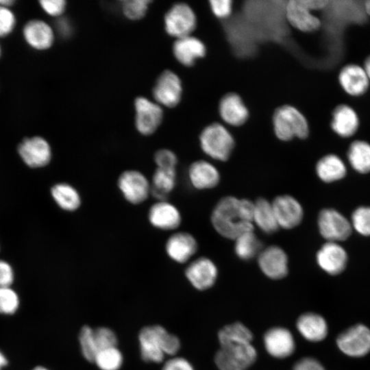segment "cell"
I'll use <instances>...</instances> for the list:
<instances>
[{
	"label": "cell",
	"instance_id": "obj_1",
	"mask_svg": "<svg viewBox=\"0 0 370 370\" xmlns=\"http://www.w3.org/2000/svg\"><path fill=\"white\" fill-rule=\"evenodd\" d=\"M254 202L248 199L225 196L213 208L210 221L221 236L234 240L243 233L254 230Z\"/></svg>",
	"mask_w": 370,
	"mask_h": 370
},
{
	"label": "cell",
	"instance_id": "obj_2",
	"mask_svg": "<svg viewBox=\"0 0 370 370\" xmlns=\"http://www.w3.org/2000/svg\"><path fill=\"white\" fill-rule=\"evenodd\" d=\"M139 341L142 358L147 362H160L166 354L175 355L180 347L178 338L160 325L143 328Z\"/></svg>",
	"mask_w": 370,
	"mask_h": 370
},
{
	"label": "cell",
	"instance_id": "obj_3",
	"mask_svg": "<svg viewBox=\"0 0 370 370\" xmlns=\"http://www.w3.org/2000/svg\"><path fill=\"white\" fill-rule=\"evenodd\" d=\"M273 124L275 136L283 141H288L295 137L304 139L309 134L306 118L291 106L278 108L273 114Z\"/></svg>",
	"mask_w": 370,
	"mask_h": 370
},
{
	"label": "cell",
	"instance_id": "obj_4",
	"mask_svg": "<svg viewBox=\"0 0 370 370\" xmlns=\"http://www.w3.org/2000/svg\"><path fill=\"white\" fill-rule=\"evenodd\" d=\"M200 146L210 158L219 160H227L234 148V140L230 132L219 123L209 125L200 134Z\"/></svg>",
	"mask_w": 370,
	"mask_h": 370
},
{
	"label": "cell",
	"instance_id": "obj_5",
	"mask_svg": "<svg viewBox=\"0 0 370 370\" xmlns=\"http://www.w3.org/2000/svg\"><path fill=\"white\" fill-rule=\"evenodd\" d=\"M257 352L251 343L221 346L214 356L219 370H247L256 361Z\"/></svg>",
	"mask_w": 370,
	"mask_h": 370
},
{
	"label": "cell",
	"instance_id": "obj_6",
	"mask_svg": "<svg viewBox=\"0 0 370 370\" xmlns=\"http://www.w3.org/2000/svg\"><path fill=\"white\" fill-rule=\"evenodd\" d=\"M117 186L125 199L133 205L143 203L151 195V182L138 170L122 172L118 177Z\"/></svg>",
	"mask_w": 370,
	"mask_h": 370
},
{
	"label": "cell",
	"instance_id": "obj_7",
	"mask_svg": "<svg viewBox=\"0 0 370 370\" xmlns=\"http://www.w3.org/2000/svg\"><path fill=\"white\" fill-rule=\"evenodd\" d=\"M319 9L315 0H291L285 9L289 23L295 28L304 32L316 31L320 27V20L314 16L312 10Z\"/></svg>",
	"mask_w": 370,
	"mask_h": 370
},
{
	"label": "cell",
	"instance_id": "obj_8",
	"mask_svg": "<svg viewBox=\"0 0 370 370\" xmlns=\"http://www.w3.org/2000/svg\"><path fill=\"white\" fill-rule=\"evenodd\" d=\"M317 222L321 235L328 242L345 241L352 233L351 222L334 209L322 210L319 214Z\"/></svg>",
	"mask_w": 370,
	"mask_h": 370
},
{
	"label": "cell",
	"instance_id": "obj_9",
	"mask_svg": "<svg viewBox=\"0 0 370 370\" xmlns=\"http://www.w3.org/2000/svg\"><path fill=\"white\" fill-rule=\"evenodd\" d=\"M340 350L352 357H362L370 352V330L357 324L341 333L336 338Z\"/></svg>",
	"mask_w": 370,
	"mask_h": 370
},
{
	"label": "cell",
	"instance_id": "obj_10",
	"mask_svg": "<svg viewBox=\"0 0 370 370\" xmlns=\"http://www.w3.org/2000/svg\"><path fill=\"white\" fill-rule=\"evenodd\" d=\"M195 26V14L186 3L175 4L164 16V27L166 32L177 38L190 36Z\"/></svg>",
	"mask_w": 370,
	"mask_h": 370
},
{
	"label": "cell",
	"instance_id": "obj_11",
	"mask_svg": "<svg viewBox=\"0 0 370 370\" xmlns=\"http://www.w3.org/2000/svg\"><path fill=\"white\" fill-rule=\"evenodd\" d=\"M257 258L260 269L269 278L280 280L287 275L288 256L280 246L270 245L263 248Z\"/></svg>",
	"mask_w": 370,
	"mask_h": 370
},
{
	"label": "cell",
	"instance_id": "obj_12",
	"mask_svg": "<svg viewBox=\"0 0 370 370\" xmlns=\"http://www.w3.org/2000/svg\"><path fill=\"white\" fill-rule=\"evenodd\" d=\"M135 124L137 130L143 135L154 133L160 126L163 117V111L158 103L139 97L135 103Z\"/></svg>",
	"mask_w": 370,
	"mask_h": 370
},
{
	"label": "cell",
	"instance_id": "obj_13",
	"mask_svg": "<svg viewBox=\"0 0 370 370\" xmlns=\"http://www.w3.org/2000/svg\"><path fill=\"white\" fill-rule=\"evenodd\" d=\"M18 151L23 162L31 168L47 166L52 157L49 143L40 136L25 138L19 144Z\"/></svg>",
	"mask_w": 370,
	"mask_h": 370
},
{
	"label": "cell",
	"instance_id": "obj_14",
	"mask_svg": "<svg viewBox=\"0 0 370 370\" xmlns=\"http://www.w3.org/2000/svg\"><path fill=\"white\" fill-rule=\"evenodd\" d=\"M182 94L180 77L173 71L166 70L157 79L153 89V95L158 104L173 108L177 106Z\"/></svg>",
	"mask_w": 370,
	"mask_h": 370
},
{
	"label": "cell",
	"instance_id": "obj_15",
	"mask_svg": "<svg viewBox=\"0 0 370 370\" xmlns=\"http://www.w3.org/2000/svg\"><path fill=\"white\" fill-rule=\"evenodd\" d=\"M280 228L293 229L300 224L304 217L301 204L294 197L280 195L271 201Z\"/></svg>",
	"mask_w": 370,
	"mask_h": 370
},
{
	"label": "cell",
	"instance_id": "obj_16",
	"mask_svg": "<svg viewBox=\"0 0 370 370\" xmlns=\"http://www.w3.org/2000/svg\"><path fill=\"white\" fill-rule=\"evenodd\" d=\"M185 275L195 288L203 291L214 284L217 279L218 269L211 259L199 257L188 265Z\"/></svg>",
	"mask_w": 370,
	"mask_h": 370
},
{
	"label": "cell",
	"instance_id": "obj_17",
	"mask_svg": "<svg viewBox=\"0 0 370 370\" xmlns=\"http://www.w3.org/2000/svg\"><path fill=\"white\" fill-rule=\"evenodd\" d=\"M147 217L153 227L164 231L176 230L182 222L177 208L167 201H157L149 208Z\"/></svg>",
	"mask_w": 370,
	"mask_h": 370
},
{
	"label": "cell",
	"instance_id": "obj_18",
	"mask_svg": "<svg viewBox=\"0 0 370 370\" xmlns=\"http://www.w3.org/2000/svg\"><path fill=\"white\" fill-rule=\"evenodd\" d=\"M198 243L195 238L186 232H177L166 241L165 251L167 256L177 263H185L197 252Z\"/></svg>",
	"mask_w": 370,
	"mask_h": 370
},
{
	"label": "cell",
	"instance_id": "obj_19",
	"mask_svg": "<svg viewBox=\"0 0 370 370\" xmlns=\"http://www.w3.org/2000/svg\"><path fill=\"white\" fill-rule=\"evenodd\" d=\"M263 340L267 352L276 358H287L295 349V343L291 332L282 327L269 329L264 334Z\"/></svg>",
	"mask_w": 370,
	"mask_h": 370
},
{
	"label": "cell",
	"instance_id": "obj_20",
	"mask_svg": "<svg viewBox=\"0 0 370 370\" xmlns=\"http://www.w3.org/2000/svg\"><path fill=\"white\" fill-rule=\"evenodd\" d=\"M348 256L346 251L337 243L327 242L316 255L318 265L330 275H338L346 267Z\"/></svg>",
	"mask_w": 370,
	"mask_h": 370
},
{
	"label": "cell",
	"instance_id": "obj_21",
	"mask_svg": "<svg viewBox=\"0 0 370 370\" xmlns=\"http://www.w3.org/2000/svg\"><path fill=\"white\" fill-rule=\"evenodd\" d=\"M188 176L191 185L198 190L213 188L219 184L221 180L217 167L203 160L195 161L190 165Z\"/></svg>",
	"mask_w": 370,
	"mask_h": 370
},
{
	"label": "cell",
	"instance_id": "obj_22",
	"mask_svg": "<svg viewBox=\"0 0 370 370\" xmlns=\"http://www.w3.org/2000/svg\"><path fill=\"white\" fill-rule=\"evenodd\" d=\"M23 34L27 43L38 50L49 49L54 40V33L51 26L38 19L28 21L23 27Z\"/></svg>",
	"mask_w": 370,
	"mask_h": 370
},
{
	"label": "cell",
	"instance_id": "obj_23",
	"mask_svg": "<svg viewBox=\"0 0 370 370\" xmlns=\"http://www.w3.org/2000/svg\"><path fill=\"white\" fill-rule=\"evenodd\" d=\"M219 114L227 123L239 126L245 123L249 112L241 97L236 93L225 95L219 103Z\"/></svg>",
	"mask_w": 370,
	"mask_h": 370
},
{
	"label": "cell",
	"instance_id": "obj_24",
	"mask_svg": "<svg viewBox=\"0 0 370 370\" xmlns=\"http://www.w3.org/2000/svg\"><path fill=\"white\" fill-rule=\"evenodd\" d=\"M206 47L198 38L188 36L177 38L173 46L175 58L182 64L192 66L195 61L206 54Z\"/></svg>",
	"mask_w": 370,
	"mask_h": 370
},
{
	"label": "cell",
	"instance_id": "obj_25",
	"mask_svg": "<svg viewBox=\"0 0 370 370\" xmlns=\"http://www.w3.org/2000/svg\"><path fill=\"white\" fill-rule=\"evenodd\" d=\"M339 82L348 94L359 96L366 92L369 78L365 69L356 64H349L342 69L338 76Z\"/></svg>",
	"mask_w": 370,
	"mask_h": 370
},
{
	"label": "cell",
	"instance_id": "obj_26",
	"mask_svg": "<svg viewBox=\"0 0 370 370\" xmlns=\"http://www.w3.org/2000/svg\"><path fill=\"white\" fill-rule=\"evenodd\" d=\"M297 329L306 340L312 342L323 341L328 334V325L321 315L307 312L301 314L297 319Z\"/></svg>",
	"mask_w": 370,
	"mask_h": 370
},
{
	"label": "cell",
	"instance_id": "obj_27",
	"mask_svg": "<svg viewBox=\"0 0 370 370\" xmlns=\"http://www.w3.org/2000/svg\"><path fill=\"white\" fill-rule=\"evenodd\" d=\"M359 121L355 111L347 105H339L334 110L331 127L341 137L353 136L358 128Z\"/></svg>",
	"mask_w": 370,
	"mask_h": 370
},
{
	"label": "cell",
	"instance_id": "obj_28",
	"mask_svg": "<svg viewBox=\"0 0 370 370\" xmlns=\"http://www.w3.org/2000/svg\"><path fill=\"white\" fill-rule=\"evenodd\" d=\"M253 222L254 225L268 234L275 233L280 229L272 203L263 197L254 201Z\"/></svg>",
	"mask_w": 370,
	"mask_h": 370
},
{
	"label": "cell",
	"instance_id": "obj_29",
	"mask_svg": "<svg viewBox=\"0 0 370 370\" xmlns=\"http://www.w3.org/2000/svg\"><path fill=\"white\" fill-rule=\"evenodd\" d=\"M176 169L156 167L151 182V195L158 201H166L176 185Z\"/></svg>",
	"mask_w": 370,
	"mask_h": 370
},
{
	"label": "cell",
	"instance_id": "obj_30",
	"mask_svg": "<svg viewBox=\"0 0 370 370\" xmlns=\"http://www.w3.org/2000/svg\"><path fill=\"white\" fill-rule=\"evenodd\" d=\"M51 195L60 208L66 212H74L82 204L81 196L78 190L66 182H59L51 188Z\"/></svg>",
	"mask_w": 370,
	"mask_h": 370
},
{
	"label": "cell",
	"instance_id": "obj_31",
	"mask_svg": "<svg viewBox=\"0 0 370 370\" xmlns=\"http://www.w3.org/2000/svg\"><path fill=\"white\" fill-rule=\"evenodd\" d=\"M346 172L344 162L334 154H328L322 157L316 164L317 176L326 183L341 180L345 176Z\"/></svg>",
	"mask_w": 370,
	"mask_h": 370
},
{
	"label": "cell",
	"instance_id": "obj_32",
	"mask_svg": "<svg viewBox=\"0 0 370 370\" xmlns=\"http://www.w3.org/2000/svg\"><path fill=\"white\" fill-rule=\"evenodd\" d=\"M234 250L236 256L243 260H249L258 256L262 245L254 231H249L238 236L234 240Z\"/></svg>",
	"mask_w": 370,
	"mask_h": 370
},
{
	"label": "cell",
	"instance_id": "obj_33",
	"mask_svg": "<svg viewBox=\"0 0 370 370\" xmlns=\"http://www.w3.org/2000/svg\"><path fill=\"white\" fill-rule=\"evenodd\" d=\"M352 167L360 173L370 172V144L362 140L354 141L347 151Z\"/></svg>",
	"mask_w": 370,
	"mask_h": 370
},
{
	"label": "cell",
	"instance_id": "obj_34",
	"mask_svg": "<svg viewBox=\"0 0 370 370\" xmlns=\"http://www.w3.org/2000/svg\"><path fill=\"white\" fill-rule=\"evenodd\" d=\"M221 346L238 343H251L253 334L244 324L236 322L223 327L218 333Z\"/></svg>",
	"mask_w": 370,
	"mask_h": 370
},
{
	"label": "cell",
	"instance_id": "obj_35",
	"mask_svg": "<svg viewBox=\"0 0 370 370\" xmlns=\"http://www.w3.org/2000/svg\"><path fill=\"white\" fill-rule=\"evenodd\" d=\"M94 362L101 370H118L123 362V357L116 347L99 352Z\"/></svg>",
	"mask_w": 370,
	"mask_h": 370
},
{
	"label": "cell",
	"instance_id": "obj_36",
	"mask_svg": "<svg viewBox=\"0 0 370 370\" xmlns=\"http://www.w3.org/2000/svg\"><path fill=\"white\" fill-rule=\"evenodd\" d=\"M351 223L357 232L370 236V207L357 208L352 213Z\"/></svg>",
	"mask_w": 370,
	"mask_h": 370
},
{
	"label": "cell",
	"instance_id": "obj_37",
	"mask_svg": "<svg viewBox=\"0 0 370 370\" xmlns=\"http://www.w3.org/2000/svg\"><path fill=\"white\" fill-rule=\"evenodd\" d=\"M79 343L84 358L89 362H94L98 352L93 336V329L84 326L79 333Z\"/></svg>",
	"mask_w": 370,
	"mask_h": 370
},
{
	"label": "cell",
	"instance_id": "obj_38",
	"mask_svg": "<svg viewBox=\"0 0 370 370\" xmlns=\"http://www.w3.org/2000/svg\"><path fill=\"white\" fill-rule=\"evenodd\" d=\"M151 3L148 0H126L122 1V10L124 15L131 20H138L143 18Z\"/></svg>",
	"mask_w": 370,
	"mask_h": 370
},
{
	"label": "cell",
	"instance_id": "obj_39",
	"mask_svg": "<svg viewBox=\"0 0 370 370\" xmlns=\"http://www.w3.org/2000/svg\"><path fill=\"white\" fill-rule=\"evenodd\" d=\"M18 306L16 293L10 287H0V313L13 314Z\"/></svg>",
	"mask_w": 370,
	"mask_h": 370
},
{
	"label": "cell",
	"instance_id": "obj_40",
	"mask_svg": "<svg viewBox=\"0 0 370 370\" xmlns=\"http://www.w3.org/2000/svg\"><path fill=\"white\" fill-rule=\"evenodd\" d=\"M93 336L97 352L116 347V337L114 333L107 328H98L93 330Z\"/></svg>",
	"mask_w": 370,
	"mask_h": 370
},
{
	"label": "cell",
	"instance_id": "obj_41",
	"mask_svg": "<svg viewBox=\"0 0 370 370\" xmlns=\"http://www.w3.org/2000/svg\"><path fill=\"white\" fill-rule=\"evenodd\" d=\"M154 162L158 168L176 169L177 157L168 149H161L154 154Z\"/></svg>",
	"mask_w": 370,
	"mask_h": 370
},
{
	"label": "cell",
	"instance_id": "obj_42",
	"mask_svg": "<svg viewBox=\"0 0 370 370\" xmlns=\"http://www.w3.org/2000/svg\"><path fill=\"white\" fill-rule=\"evenodd\" d=\"M16 18L7 7L0 5V37L10 34L14 28Z\"/></svg>",
	"mask_w": 370,
	"mask_h": 370
},
{
	"label": "cell",
	"instance_id": "obj_43",
	"mask_svg": "<svg viewBox=\"0 0 370 370\" xmlns=\"http://www.w3.org/2000/svg\"><path fill=\"white\" fill-rule=\"evenodd\" d=\"M40 4L43 10L52 16H60L66 8V1L63 0H42Z\"/></svg>",
	"mask_w": 370,
	"mask_h": 370
},
{
	"label": "cell",
	"instance_id": "obj_44",
	"mask_svg": "<svg viewBox=\"0 0 370 370\" xmlns=\"http://www.w3.org/2000/svg\"><path fill=\"white\" fill-rule=\"evenodd\" d=\"M209 3L213 14L219 18H226L232 12V1L230 0H212Z\"/></svg>",
	"mask_w": 370,
	"mask_h": 370
},
{
	"label": "cell",
	"instance_id": "obj_45",
	"mask_svg": "<svg viewBox=\"0 0 370 370\" xmlns=\"http://www.w3.org/2000/svg\"><path fill=\"white\" fill-rule=\"evenodd\" d=\"M293 370H325L323 366L314 358L305 357L297 361Z\"/></svg>",
	"mask_w": 370,
	"mask_h": 370
},
{
	"label": "cell",
	"instance_id": "obj_46",
	"mask_svg": "<svg viewBox=\"0 0 370 370\" xmlns=\"http://www.w3.org/2000/svg\"><path fill=\"white\" fill-rule=\"evenodd\" d=\"M14 280V273L11 266L0 260V287H10Z\"/></svg>",
	"mask_w": 370,
	"mask_h": 370
},
{
	"label": "cell",
	"instance_id": "obj_47",
	"mask_svg": "<svg viewBox=\"0 0 370 370\" xmlns=\"http://www.w3.org/2000/svg\"><path fill=\"white\" fill-rule=\"evenodd\" d=\"M162 370H195L192 365L185 358H173L167 360Z\"/></svg>",
	"mask_w": 370,
	"mask_h": 370
},
{
	"label": "cell",
	"instance_id": "obj_48",
	"mask_svg": "<svg viewBox=\"0 0 370 370\" xmlns=\"http://www.w3.org/2000/svg\"><path fill=\"white\" fill-rule=\"evenodd\" d=\"M56 27L58 33L64 37L68 36L72 30L70 22L66 18H60L57 21Z\"/></svg>",
	"mask_w": 370,
	"mask_h": 370
},
{
	"label": "cell",
	"instance_id": "obj_49",
	"mask_svg": "<svg viewBox=\"0 0 370 370\" xmlns=\"http://www.w3.org/2000/svg\"><path fill=\"white\" fill-rule=\"evenodd\" d=\"M365 71L370 79V56H369L365 62Z\"/></svg>",
	"mask_w": 370,
	"mask_h": 370
},
{
	"label": "cell",
	"instance_id": "obj_50",
	"mask_svg": "<svg viewBox=\"0 0 370 370\" xmlns=\"http://www.w3.org/2000/svg\"><path fill=\"white\" fill-rule=\"evenodd\" d=\"M14 3V1L12 0H0V5L4 7H10Z\"/></svg>",
	"mask_w": 370,
	"mask_h": 370
},
{
	"label": "cell",
	"instance_id": "obj_51",
	"mask_svg": "<svg viewBox=\"0 0 370 370\" xmlns=\"http://www.w3.org/2000/svg\"><path fill=\"white\" fill-rule=\"evenodd\" d=\"M7 364V360L2 353L0 352V368Z\"/></svg>",
	"mask_w": 370,
	"mask_h": 370
},
{
	"label": "cell",
	"instance_id": "obj_52",
	"mask_svg": "<svg viewBox=\"0 0 370 370\" xmlns=\"http://www.w3.org/2000/svg\"><path fill=\"white\" fill-rule=\"evenodd\" d=\"M365 6L367 13L370 16V0L365 2Z\"/></svg>",
	"mask_w": 370,
	"mask_h": 370
},
{
	"label": "cell",
	"instance_id": "obj_53",
	"mask_svg": "<svg viewBox=\"0 0 370 370\" xmlns=\"http://www.w3.org/2000/svg\"><path fill=\"white\" fill-rule=\"evenodd\" d=\"M33 370H47V369L42 367H37L34 368Z\"/></svg>",
	"mask_w": 370,
	"mask_h": 370
},
{
	"label": "cell",
	"instance_id": "obj_54",
	"mask_svg": "<svg viewBox=\"0 0 370 370\" xmlns=\"http://www.w3.org/2000/svg\"><path fill=\"white\" fill-rule=\"evenodd\" d=\"M0 56H1V47H0Z\"/></svg>",
	"mask_w": 370,
	"mask_h": 370
}]
</instances>
